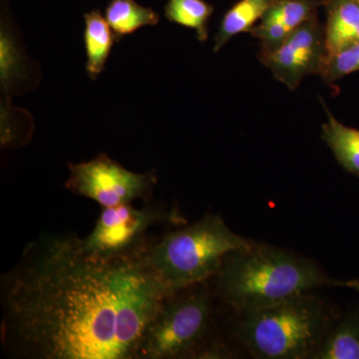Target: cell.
Here are the masks:
<instances>
[{
    "label": "cell",
    "instance_id": "obj_1",
    "mask_svg": "<svg viewBox=\"0 0 359 359\" xmlns=\"http://www.w3.org/2000/svg\"><path fill=\"white\" fill-rule=\"evenodd\" d=\"M166 297L143 256L103 259L76 235L40 236L2 276V347L13 358L137 359Z\"/></svg>",
    "mask_w": 359,
    "mask_h": 359
},
{
    "label": "cell",
    "instance_id": "obj_2",
    "mask_svg": "<svg viewBox=\"0 0 359 359\" xmlns=\"http://www.w3.org/2000/svg\"><path fill=\"white\" fill-rule=\"evenodd\" d=\"M211 280L217 297L237 313L320 287H344L311 259L257 243L230 252Z\"/></svg>",
    "mask_w": 359,
    "mask_h": 359
},
{
    "label": "cell",
    "instance_id": "obj_3",
    "mask_svg": "<svg viewBox=\"0 0 359 359\" xmlns=\"http://www.w3.org/2000/svg\"><path fill=\"white\" fill-rule=\"evenodd\" d=\"M252 243L231 231L221 217L208 214L199 222L153 241L143 261L171 295L211 280L224 257Z\"/></svg>",
    "mask_w": 359,
    "mask_h": 359
},
{
    "label": "cell",
    "instance_id": "obj_4",
    "mask_svg": "<svg viewBox=\"0 0 359 359\" xmlns=\"http://www.w3.org/2000/svg\"><path fill=\"white\" fill-rule=\"evenodd\" d=\"M238 316L241 341L262 359L313 358L335 320L332 309L309 292Z\"/></svg>",
    "mask_w": 359,
    "mask_h": 359
},
{
    "label": "cell",
    "instance_id": "obj_5",
    "mask_svg": "<svg viewBox=\"0 0 359 359\" xmlns=\"http://www.w3.org/2000/svg\"><path fill=\"white\" fill-rule=\"evenodd\" d=\"M205 283L165 297L144 330L137 359L194 358L212 330V294Z\"/></svg>",
    "mask_w": 359,
    "mask_h": 359
},
{
    "label": "cell",
    "instance_id": "obj_6",
    "mask_svg": "<svg viewBox=\"0 0 359 359\" xmlns=\"http://www.w3.org/2000/svg\"><path fill=\"white\" fill-rule=\"evenodd\" d=\"M171 221L184 222L151 203L142 209L131 204L103 208L93 231L82 238V243L88 252L103 259L141 257L153 243L149 240L148 231Z\"/></svg>",
    "mask_w": 359,
    "mask_h": 359
},
{
    "label": "cell",
    "instance_id": "obj_7",
    "mask_svg": "<svg viewBox=\"0 0 359 359\" xmlns=\"http://www.w3.org/2000/svg\"><path fill=\"white\" fill-rule=\"evenodd\" d=\"M68 167L70 174L66 188L103 208L147 201L158 181L155 170L134 173L106 154H99L88 162L69 163Z\"/></svg>",
    "mask_w": 359,
    "mask_h": 359
},
{
    "label": "cell",
    "instance_id": "obj_8",
    "mask_svg": "<svg viewBox=\"0 0 359 359\" xmlns=\"http://www.w3.org/2000/svg\"><path fill=\"white\" fill-rule=\"evenodd\" d=\"M259 60L292 91L308 75H320L327 58L325 28L318 15L297 28L273 50L259 51Z\"/></svg>",
    "mask_w": 359,
    "mask_h": 359
},
{
    "label": "cell",
    "instance_id": "obj_9",
    "mask_svg": "<svg viewBox=\"0 0 359 359\" xmlns=\"http://www.w3.org/2000/svg\"><path fill=\"white\" fill-rule=\"evenodd\" d=\"M321 4L323 0H275L250 34L259 40V51L273 50L297 28L318 15Z\"/></svg>",
    "mask_w": 359,
    "mask_h": 359
},
{
    "label": "cell",
    "instance_id": "obj_10",
    "mask_svg": "<svg viewBox=\"0 0 359 359\" xmlns=\"http://www.w3.org/2000/svg\"><path fill=\"white\" fill-rule=\"evenodd\" d=\"M327 55L359 41V0H323Z\"/></svg>",
    "mask_w": 359,
    "mask_h": 359
},
{
    "label": "cell",
    "instance_id": "obj_11",
    "mask_svg": "<svg viewBox=\"0 0 359 359\" xmlns=\"http://www.w3.org/2000/svg\"><path fill=\"white\" fill-rule=\"evenodd\" d=\"M84 20L86 71L92 80H96L105 68L117 37L108 21L99 11H94L85 14Z\"/></svg>",
    "mask_w": 359,
    "mask_h": 359
},
{
    "label": "cell",
    "instance_id": "obj_12",
    "mask_svg": "<svg viewBox=\"0 0 359 359\" xmlns=\"http://www.w3.org/2000/svg\"><path fill=\"white\" fill-rule=\"evenodd\" d=\"M320 101L327 115V121L321 129V139L327 143L340 166L347 173L359 178V129L342 124L321 99Z\"/></svg>",
    "mask_w": 359,
    "mask_h": 359
},
{
    "label": "cell",
    "instance_id": "obj_13",
    "mask_svg": "<svg viewBox=\"0 0 359 359\" xmlns=\"http://www.w3.org/2000/svg\"><path fill=\"white\" fill-rule=\"evenodd\" d=\"M275 0H240L224 14L215 36L214 51L218 52L236 35L250 33L263 20Z\"/></svg>",
    "mask_w": 359,
    "mask_h": 359
},
{
    "label": "cell",
    "instance_id": "obj_14",
    "mask_svg": "<svg viewBox=\"0 0 359 359\" xmlns=\"http://www.w3.org/2000/svg\"><path fill=\"white\" fill-rule=\"evenodd\" d=\"M311 359H359V311L334 323Z\"/></svg>",
    "mask_w": 359,
    "mask_h": 359
},
{
    "label": "cell",
    "instance_id": "obj_15",
    "mask_svg": "<svg viewBox=\"0 0 359 359\" xmlns=\"http://www.w3.org/2000/svg\"><path fill=\"white\" fill-rule=\"evenodd\" d=\"M106 20L114 32L117 41L145 26L159 23V14L152 8L144 7L135 0H111L106 7Z\"/></svg>",
    "mask_w": 359,
    "mask_h": 359
},
{
    "label": "cell",
    "instance_id": "obj_16",
    "mask_svg": "<svg viewBox=\"0 0 359 359\" xmlns=\"http://www.w3.org/2000/svg\"><path fill=\"white\" fill-rule=\"evenodd\" d=\"M212 13L214 7L204 0H168L165 6L167 20L195 30L201 42L209 39L208 23Z\"/></svg>",
    "mask_w": 359,
    "mask_h": 359
},
{
    "label": "cell",
    "instance_id": "obj_17",
    "mask_svg": "<svg viewBox=\"0 0 359 359\" xmlns=\"http://www.w3.org/2000/svg\"><path fill=\"white\" fill-rule=\"evenodd\" d=\"M356 71H359V41L327 55L320 76L325 83L334 84Z\"/></svg>",
    "mask_w": 359,
    "mask_h": 359
},
{
    "label": "cell",
    "instance_id": "obj_18",
    "mask_svg": "<svg viewBox=\"0 0 359 359\" xmlns=\"http://www.w3.org/2000/svg\"><path fill=\"white\" fill-rule=\"evenodd\" d=\"M233 354L224 344L219 341L205 342L194 358H231Z\"/></svg>",
    "mask_w": 359,
    "mask_h": 359
},
{
    "label": "cell",
    "instance_id": "obj_19",
    "mask_svg": "<svg viewBox=\"0 0 359 359\" xmlns=\"http://www.w3.org/2000/svg\"><path fill=\"white\" fill-rule=\"evenodd\" d=\"M344 287H351V289L356 290L359 292V278L348 280V282H344Z\"/></svg>",
    "mask_w": 359,
    "mask_h": 359
}]
</instances>
